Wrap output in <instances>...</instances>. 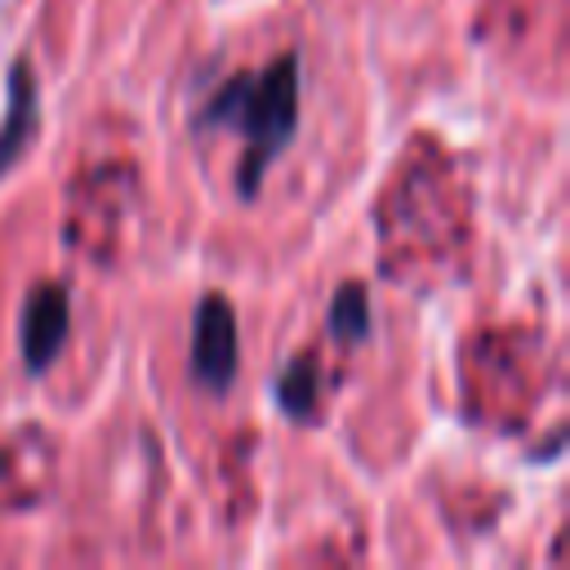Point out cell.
I'll return each mask as SVG.
<instances>
[{
	"mask_svg": "<svg viewBox=\"0 0 570 570\" xmlns=\"http://www.w3.org/2000/svg\"><path fill=\"white\" fill-rule=\"evenodd\" d=\"M191 365L200 374V383H209L214 392L232 383L236 370V321L227 298H205L196 312V338H191Z\"/></svg>",
	"mask_w": 570,
	"mask_h": 570,
	"instance_id": "cell-2",
	"label": "cell"
},
{
	"mask_svg": "<svg viewBox=\"0 0 570 570\" xmlns=\"http://www.w3.org/2000/svg\"><path fill=\"white\" fill-rule=\"evenodd\" d=\"M67 338V294L58 285H45L27 298L22 312V356L31 370H45Z\"/></svg>",
	"mask_w": 570,
	"mask_h": 570,
	"instance_id": "cell-3",
	"label": "cell"
},
{
	"mask_svg": "<svg viewBox=\"0 0 570 570\" xmlns=\"http://www.w3.org/2000/svg\"><path fill=\"white\" fill-rule=\"evenodd\" d=\"M312 379H316V370H312L307 361H298V365L289 370V379H281V401H285L294 414H303V410L312 405Z\"/></svg>",
	"mask_w": 570,
	"mask_h": 570,
	"instance_id": "cell-6",
	"label": "cell"
},
{
	"mask_svg": "<svg viewBox=\"0 0 570 570\" xmlns=\"http://www.w3.org/2000/svg\"><path fill=\"white\" fill-rule=\"evenodd\" d=\"M365 330V294L356 285H347L338 298H334V334L343 338H356Z\"/></svg>",
	"mask_w": 570,
	"mask_h": 570,
	"instance_id": "cell-5",
	"label": "cell"
},
{
	"mask_svg": "<svg viewBox=\"0 0 570 570\" xmlns=\"http://www.w3.org/2000/svg\"><path fill=\"white\" fill-rule=\"evenodd\" d=\"M294 116H298V71L294 58H276L263 76H240L232 80L214 102H209V120L218 125H236L249 142V156L240 165V187L254 191L258 174L281 156V147L294 134Z\"/></svg>",
	"mask_w": 570,
	"mask_h": 570,
	"instance_id": "cell-1",
	"label": "cell"
},
{
	"mask_svg": "<svg viewBox=\"0 0 570 570\" xmlns=\"http://www.w3.org/2000/svg\"><path fill=\"white\" fill-rule=\"evenodd\" d=\"M31 129H36V85H31L27 67L18 62L13 76H9V116H4V129H0V169L22 151Z\"/></svg>",
	"mask_w": 570,
	"mask_h": 570,
	"instance_id": "cell-4",
	"label": "cell"
}]
</instances>
